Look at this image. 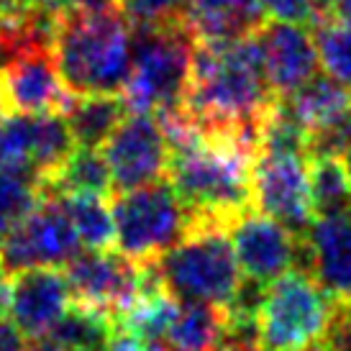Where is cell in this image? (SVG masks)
<instances>
[{"mask_svg":"<svg viewBox=\"0 0 351 351\" xmlns=\"http://www.w3.org/2000/svg\"><path fill=\"white\" fill-rule=\"evenodd\" d=\"M256 31L241 39L193 41L185 110L205 134H259L274 106Z\"/></svg>","mask_w":351,"mask_h":351,"instance_id":"cell-1","label":"cell"},{"mask_svg":"<svg viewBox=\"0 0 351 351\" xmlns=\"http://www.w3.org/2000/svg\"><path fill=\"white\" fill-rule=\"evenodd\" d=\"M259 134H205L169 149L167 180L193 218L228 226L254 208V159Z\"/></svg>","mask_w":351,"mask_h":351,"instance_id":"cell-2","label":"cell"},{"mask_svg":"<svg viewBox=\"0 0 351 351\" xmlns=\"http://www.w3.org/2000/svg\"><path fill=\"white\" fill-rule=\"evenodd\" d=\"M51 54L64 85L75 95H121L131 69L134 31L118 8H57L51 23Z\"/></svg>","mask_w":351,"mask_h":351,"instance_id":"cell-3","label":"cell"},{"mask_svg":"<svg viewBox=\"0 0 351 351\" xmlns=\"http://www.w3.org/2000/svg\"><path fill=\"white\" fill-rule=\"evenodd\" d=\"M162 282L177 300L228 308L244 287V274L228 228L193 218V226L156 262Z\"/></svg>","mask_w":351,"mask_h":351,"instance_id":"cell-4","label":"cell"},{"mask_svg":"<svg viewBox=\"0 0 351 351\" xmlns=\"http://www.w3.org/2000/svg\"><path fill=\"white\" fill-rule=\"evenodd\" d=\"M336 302L311 269H290L264 287L256 311V341L269 351H302L326 343Z\"/></svg>","mask_w":351,"mask_h":351,"instance_id":"cell-5","label":"cell"},{"mask_svg":"<svg viewBox=\"0 0 351 351\" xmlns=\"http://www.w3.org/2000/svg\"><path fill=\"white\" fill-rule=\"evenodd\" d=\"M113 200L116 252L134 264H154L190 231L193 213L169 180L118 193Z\"/></svg>","mask_w":351,"mask_h":351,"instance_id":"cell-6","label":"cell"},{"mask_svg":"<svg viewBox=\"0 0 351 351\" xmlns=\"http://www.w3.org/2000/svg\"><path fill=\"white\" fill-rule=\"evenodd\" d=\"M193 36L187 29L134 34L131 69L121 98L128 113H165L182 106L190 77Z\"/></svg>","mask_w":351,"mask_h":351,"instance_id":"cell-7","label":"cell"},{"mask_svg":"<svg viewBox=\"0 0 351 351\" xmlns=\"http://www.w3.org/2000/svg\"><path fill=\"white\" fill-rule=\"evenodd\" d=\"M254 208L277 218L295 236L315 221L311 195V156L298 152H259L254 159Z\"/></svg>","mask_w":351,"mask_h":351,"instance_id":"cell-8","label":"cell"},{"mask_svg":"<svg viewBox=\"0 0 351 351\" xmlns=\"http://www.w3.org/2000/svg\"><path fill=\"white\" fill-rule=\"evenodd\" d=\"M72 302L100 313L116 326L134 305L144 280V264L128 262L118 252H80L64 267Z\"/></svg>","mask_w":351,"mask_h":351,"instance_id":"cell-9","label":"cell"},{"mask_svg":"<svg viewBox=\"0 0 351 351\" xmlns=\"http://www.w3.org/2000/svg\"><path fill=\"white\" fill-rule=\"evenodd\" d=\"M100 152L110 169L113 195L167 180L169 144L154 113H128Z\"/></svg>","mask_w":351,"mask_h":351,"instance_id":"cell-10","label":"cell"},{"mask_svg":"<svg viewBox=\"0 0 351 351\" xmlns=\"http://www.w3.org/2000/svg\"><path fill=\"white\" fill-rule=\"evenodd\" d=\"M0 90L10 113H26V116H41V113L67 116V110L77 98L59 75L51 54V39L34 41L16 51L0 67Z\"/></svg>","mask_w":351,"mask_h":351,"instance_id":"cell-11","label":"cell"},{"mask_svg":"<svg viewBox=\"0 0 351 351\" xmlns=\"http://www.w3.org/2000/svg\"><path fill=\"white\" fill-rule=\"evenodd\" d=\"M80 246L77 231L62 200L47 195L26 221L0 241V256L10 272L29 267H64L80 254Z\"/></svg>","mask_w":351,"mask_h":351,"instance_id":"cell-12","label":"cell"},{"mask_svg":"<svg viewBox=\"0 0 351 351\" xmlns=\"http://www.w3.org/2000/svg\"><path fill=\"white\" fill-rule=\"evenodd\" d=\"M228 234L234 241L241 274L249 282L262 287L290 272L302 252L300 236H295L287 226L262 210H249L236 218L228 226Z\"/></svg>","mask_w":351,"mask_h":351,"instance_id":"cell-13","label":"cell"},{"mask_svg":"<svg viewBox=\"0 0 351 351\" xmlns=\"http://www.w3.org/2000/svg\"><path fill=\"white\" fill-rule=\"evenodd\" d=\"M8 313L21 331L36 343L72 305V290L62 267H29L8 277Z\"/></svg>","mask_w":351,"mask_h":351,"instance_id":"cell-14","label":"cell"},{"mask_svg":"<svg viewBox=\"0 0 351 351\" xmlns=\"http://www.w3.org/2000/svg\"><path fill=\"white\" fill-rule=\"evenodd\" d=\"M264 51V72L274 98H287L318 75V49L308 26L264 19L256 29Z\"/></svg>","mask_w":351,"mask_h":351,"instance_id":"cell-15","label":"cell"},{"mask_svg":"<svg viewBox=\"0 0 351 351\" xmlns=\"http://www.w3.org/2000/svg\"><path fill=\"white\" fill-rule=\"evenodd\" d=\"M308 269L333 302L351 305V208L318 215L302 236Z\"/></svg>","mask_w":351,"mask_h":351,"instance_id":"cell-16","label":"cell"},{"mask_svg":"<svg viewBox=\"0 0 351 351\" xmlns=\"http://www.w3.org/2000/svg\"><path fill=\"white\" fill-rule=\"evenodd\" d=\"M280 100L311 141L331 134L351 118V93L331 75H315L293 95Z\"/></svg>","mask_w":351,"mask_h":351,"instance_id":"cell-17","label":"cell"},{"mask_svg":"<svg viewBox=\"0 0 351 351\" xmlns=\"http://www.w3.org/2000/svg\"><path fill=\"white\" fill-rule=\"evenodd\" d=\"M162 346L165 351H223L228 346V315L223 308L180 302Z\"/></svg>","mask_w":351,"mask_h":351,"instance_id":"cell-18","label":"cell"},{"mask_svg":"<svg viewBox=\"0 0 351 351\" xmlns=\"http://www.w3.org/2000/svg\"><path fill=\"white\" fill-rule=\"evenodd\" d=\"M126 116L128 108L118 93H95L77 95L64 118L77 147L100 149Z\"/></svg>","mask_w":351,"mask_h":351,"instance_id":"cell-19","label":"cell"},{"mask_svg":"<svg viewBox=\"0 0 351 351\" xmlns=\"http://www.w3.org/2000/svg\"><path fill=\"white\" fill-rule=\"evenodd\" d=\"M116 326L100 313L72 302L54 326L44 333L41 343L57 351H106Z\"/></svg>","mask_w":351,"mask_h":351,"instance_id":"cell-20","label":"cell"},{"mask_svg":"<svg viewBox=\"0 0 351 351\" xmlns=\"http://www.w3.org/2000/svg\"><path fill=\"white\" fill-rule=\"evenodd\" d=\"M47 195H100L113 197V182L100 149L75 147L57 175L44 185Z\"/></svg>","mask_w":351,"mask_h":351,"instance_id":"cell-21","label":"cell"},{"mask_svg":"<svg viewBox=\"0 0 351 351\" xmlns=\"http://www.w3.org/2000/svg\"><path fill=\"white\" fill-rule=\"evenodd\" d=\"M64 205L80 244L88 252H116L113 208L100 195H57Z\"/></svg>","mask_w":351,"mask_h":351,"instance_id":"cell-22","label":"cell"},{"mask_svg":"<svg viewBox=\"0 0 351 351\" xmlns=\"http://www.w3.org/2000/svg\"><path fill=\"white\" fill-rule=\"evenodd\" d=\"M311 195L315 218L341 213L351 208V182L339 156H311Z\"/></svg>","mask_w":351,"mask_h":351,"instance_id":"cell-23","label":"cell"},{"mask_svg":"<svg viewBox=\"0 0 351 351\" xmlns=\"http://www.w3.org/2000/svg\"><path fill=\"white\" fill-rule=\"evenodd\" d=\"M47 197L36 177L13 169H0V241L26 221Z\"/></svg>","mask_w":351,"mask_h":351,"instance_id":"cell-24","label":"cell"},{"mask_svg":"<svg viewBox=\"0 0 351 351\" xmlns=\"http://www.w3.org/2000/svg\"><path fill=\"white\" fill-rule=\"evenodd\" d=\"M118 10L134 34L187 29L190 0H118Z\"/></svg>","mask_w":351,"mask_h":351,"instance_id":"cell-25","label":"cell"},{"mask_svg":"<svg viewBox=\"0 0 351 351\" xmlns=\"http://www.w3.org/2000/svg\"><path fill=\"white\" fill-rule=\"evenodd\" d=\"M315 49H318V62L326 69V75L339 80L343 85H351V23L341 19L318 21L315 26Z\"/></svg>","mask_w":351,"mask_h":351,"instance_id":"cell-26","label":"cell"},{"mask_svg":"<svg viewBox=\"0 0 351 351\" xmlns=\"http://www.w3.org/2000/svg\"><path fill=\"white\" fill-rule=\"evenodd\" d=\"M34 147H36V116L16 113L0 121V169L31 175Z\"/></svg>","mask_w":351,"mask_h":351,"instance_id":"cell-27","label":"cell"},{"mask_svg":"<svg viewBox=\"0 0 351 351\" xmlns=\"http://www.w3.org/2000/svg\"><path fill=\"white\" fill-rule=\"evenodd\" d=\"M264 19L315 26L318 21L328 19V0H259Z\"/></svg>","mask_w":351,"mask_h":351,"instance_id":"cell-28","label":"cell"},{"mask_svg":"<svg viewBox=\"0 0 351 351\" xmlns=\"http://www.w3.org/2000/svg\"><path fill=\"white\" fill-rule=\"evenodd\" d=\"M57 8V0H0V19H31Z\"/></svg>","mask_w":351,"mask_h":351,"instance_id":"cell-29","label":"cell"},{"mask_svg":"<svg viewBox=\"0 0 351 351\" xmlns=\"http://www.w3.org/2000/svg\"><path fill=\"white\" fill-rule=\"evenodd\" d=\"M0 351H34V341L8 315H0Z\"/></svg>","mask_w":351,"mask_h":351,"instance_id":"cell-30","label":"cell"},{"mask_svg":"<svg viewBox=\"0 0 351 351\" xmlns=\"http://www.w3.org/2000/svg\"><path fill=\"white\" fill-rule=\"evenodd\" d=\"M106 351H165V346H162V343L141 341V339L131 336V333L116 331V333H113V339H110V343H108Z\"/></svg>","mask_w":351,"mask_h":351,"instance_id":"cell-31","label":"cell"},{"mask_svg":"<svg viewBox=\"0 0 351 351\" xmlns=\"http://www.w3.org/2000/svg\"><path fill=\"white\" fill-rule=\"evenodd\" d=\"M57 8L67 10H113L118 0H57Z\"/></svg>","mask_w":351,"mask_h":351,"instance_id":"cell-32","label":"cell"},{"mask_svg":"<svg viewBox=\"0 0 351 351\" xmlns=\"http://www.w3.org/2000/svg\"><path fill=\"white\" fill-rule=\"evenodd\" d=\"M328 16L351 23V0H328Z\"/></svg>","mask_w":351,"mask_h":351,"instance_id":"cell-33","label":"cell"},{"mask_svg":"<svg viewBox=\"0 0 351 351\" xmlns=\"http://www.w3.org/2000/svg\"><path fill=\"white\" fill-rule=\"evenodd\" d=\"M223 351H269L259 341H244V343H228Z\"/></svg>","mask_w":351,"mask_h":351,"instance_id":"cell-34","label":"cell"},{"mask_svg":"<svg viewBox=\"0 0 351 351\" xmlns=\"http://www.w3.org/2000/svg\"><path fill=\"white\" fill-rule=\"evenodd\" d=\"M339 159H341V165H343V169H346V175H349V182H351V141H349V147H346L341 154H339Z\"/></svg>","mask_w":351,"mask_h":351,"instance_id":"cell-35","label":"cell"},{"mask_svg":"<svg viewBox=\"0 0 351 351\" xmlns=\"http://www.w3.org/2000/svg\"><path fill=\"white\" fill-rule=\"evenodd\" d=\"M10 110H8V103H5V98H3V90H0V121L8 116Z\"/></svg>","mask_w":351,"mask_h":351,"instance_id":"cell-36","label":"cell"},{"mask_svg":"<svg viewBox=\"0 0 351 351\" xmlns=\"http://www.w3.org/2000/svg\"><path fill=\"white\" fill-rule=\"evenodd\" d=\"M34 351H57V349H51V346H47V343L36 341V343H34Z\"/></svg>","mask_w":351,"mask_h":351,"instance_id":"cell-37","label":"cell"},{"mask_svg":"<svg viewBox=\"0 0 351 351\" xmlns=\"http://www.w3.org/2000/svg\"><path fill=\"white\" fill-rule=\"evenodd\" d=\"M302 351H328V346H326V343H321V346H313V349H302Z\"/></svg>","mask_w":351,"mask_h":351,"instance_id":"cell-38","label":"cell"},{"mask_svg":"<svg viewBox=\"0 0 351 351\" xmlns=\"http://www.w3.org/2000/svg\"><path fill=\"white\" fill-rule=\"evenodd\" d=\"M3 272H5V262H3V256H0V280H3Z\"/></svg>","mask_w":351,"mask_h":351,"instance_id":"cell-39","label":"cell"}]
</instances>
